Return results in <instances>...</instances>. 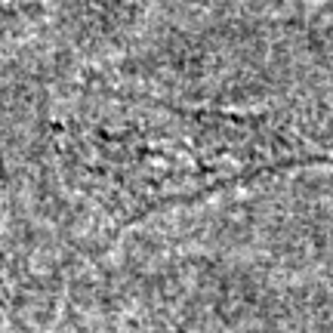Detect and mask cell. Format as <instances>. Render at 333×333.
<instances>
[{
    "instance_id": "6da1fadb",
    "label": "cell",
    "mask_w": 333,
    "mask_h": 333,
    "mask_svg": "<svg viewBox=\"0 0 333 333\" xmlns=\"http://www.w3.org/2000/svg\"><path fill=\"white\" fill-rule=\"evenodd\" d=\"M74 158L111 234L253 176L333 164V152L266 118L114 92L78 126Z\"/></svg>"
}]
</instances>
